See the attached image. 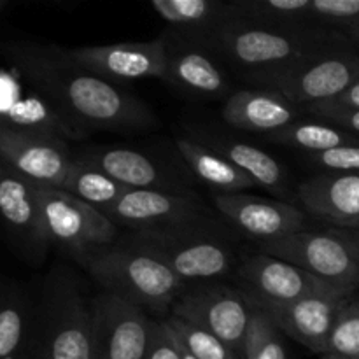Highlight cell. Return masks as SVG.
<instances>
[{"label":"cell","mask_w":359,"mask_h":359,"mask_svg":"<svg viewBox=\"0 0 359 359\" xmlns=\"http://www.w3.org/2000/svg\"><path fill=\"white\" fill-rule=\"evenodd\" d=\"M28 58L65 107L70 118L86 133L140 132L153 128L156 116L123 84L98 77L77 65L65 48L23 42Z\"/></svg>","instance_id":"obj_1"},{"label":"cell","mask_w":359,"mask_h":359,"mask_svg":"<svg viewBox=\"0 0 359 359\" xmlns=\"http://www.w3.org/2000/svg\"><path fill=\"white\" fill-rule=\"evenodd\" d=\"M339 41L346 39L318 30L269 27L238 18L209 42L207 51L224 60L245 79L272 90L277 81L304 60Z\"/></svg>","instance_id":"obj_2"},{"label":"cell","mask_w":359,"mask_h":359,"mask_svg":"<svg viewBox=\"0 0 359 359\" xmlns=\"http://www.w3.org/2000/svg\"><path fill=\"white\" fill-rule=\"evenodd\" d=\"M0 128L53 135L67 142L88 135L70 118L44 77L35 69L23 42H11L2 48Z\"/></svg>","instance_id":"obj_3"},{"label":"cell","mask_w":359,"mask_h":359,"mask_svg":"<svg viewBox=\"0 0 359 359\" xmlns=\"http://www.w3.org/2000/svg\"><path fill=\"white\" fill-rule=\"evenodd\" d=\"M34 359H93V307L65 266L53 269L42 284Z\"/></svg>","instance_id":"obj_4"},{"label":"cell","mask_w":359,"mask_h":359,"mask_svg":"<svg viewBox=\"0 0 359 359\" xmlns=\"http://www.w3.org/2000/svg\"><path fill=\"white\" fill-rule=\"evenodd\" d=\"M95 283L104 293L123 298L142 311L165 312L174 309L188 284L154 256L128 245H107L86 262Z\"/></svg>","instance_id":"obj_5"},{"label":"cell","mask_w":359,"mask_h":359,"mask_svg":"<svg viewBox=\"0 0 359 359\" xmlns=\"http://www.w3.org/2000/svg\"><path fill=\"white\" fill-rule=\"evenodd\" d=\"M128 244L160 259L186 284L223 279L235 262L230 244L212 221L132 233Z\"/></svg>","instance_id":"obj_6"},{"label":"cell","mask_w":359,"mask_h":359,"mask_svg":"<svg viewBox=\"0 0 359 359\" xmlns=\"http://www.w3.org/2000/svg\"><path fill=\"white\" fill-rule=\"evenodd\" d=\"M42 216L53 248L86 265L90 256L116 242L118 226L95 207L63 189L39 188Z\"/></svg>","instance_id":"obj_7"},{"label":"cell","mask_w":359,"mask_h":359,"mask_svg":"<svg viewBox=\"0 0 359 359\" xmlns=\"http://www.w3.org/2000/svg\"><path fill=\"white\" fill-rule=\"evenodd\" d=\"M259 251L284 259L347 294L359 287V259L335 230L298 231L256 242Z\"/></svg>","instance_id":"obj_8"},{"label":"cell","mask_w":359,"mask_h":359,"mask_svg":"<svg viewBox=\"0 0 359 359\" xmlns=\"http://www.w3.org/2000/svg\"><path fill=\"white\" fill-rule=\"evenodd\" d=\"M359 81V49L339 41L287 72L272 90L300 107L335 100Z\"/></svg>","instance_id":"obj_9"},{"label":"cell","mask_w":359,"mask_h":359,"mask_svg":"<svg viewBox=\"0 0 359 359\" xmlns=\"http://www.w3.org/2000/svg\"><path fill=\"white\" fill-rule=\"evenodd\" d=\"M252 312L242 290L210 283L186 290L172 309V316L207 330L241 358Z\"/></svg>","instance_id":"obj_10"},{"label":"cell","mask_w":359,"mask_h":359,"mask_svg":"<svg viewBox=\"0 0 359 359\" xmlns=\"http://www.w3.org/2000/svg\"><path fill=\"white\" fill-rule=\"evenodd\" d=\"M0 212L14 252L34 266L44 263L51 242L39 202V186L6 163H0Z\"/></svg>","instance_id":"obj_11"},{"label":"cell","mask_w":359,"mask_h":359,"mask_svg":"<svg viewBox=\"0 0 359 359\" xmlns=\"http://www.w3.org/2000/svg\"><path fill=\"white\" fill-rule=\"evenodd\" d=\"M238 279L242 293L252 309L258 311L283 307L309 294L339 290L326 280L262 251L242 259Z\"/></svg>","instance_id":"obj_12"},{"label":"cell","mask_w":359,"mask_h":359,"mask_svg":"<svg viewBox=\"0 0 359 359\" xmlns=\"http://www.w3.org/2000/svg\"><path fill=\"white\" fill-rule=\"evenodd\" d=\"M104 214L116 226L128 228L132 233L212 221L209 210L191 191L130 189Z\"/></svg>","instance_id":"obj_13"},{"label":"cell","mask_w":359,"mask_h":359,"mask_svg":"<svg viewBox=\"0 0 359 359\" xmlns=\"http://www.w3.org/2000/svg\"><path fill=\"white\" fill-rule=\"evenodd\" d=\"M93 359H146L151 325L146 311L111 293L91 300Z\"/></svg>","instance_id":"obj_14"},{"label":"cell","mask_w":359,"mask_h":359,"mask_svg":"<svg viewBox=\"0 0 359 359\" xmlns=\"http://www.w3.org/2000/svg\"><path fill=\"white\" fill-rule=\"evenodd\" d=\"M0 158L32 184L51 189L63 188L76 160L67 140L7 128H0Z\"/></svg>","instance_id":"obj_15"},{"label":"cell","mask_w":359,"mask_h":359,"mask_svg":"<svg viewBox=\"0 0 359 359\" xmlns=\"http://www.w3.org/2000/svg\"><path fill=\"white\" fill-rule=\"evenodd\" d=\"M79 67L112 83L163 79L167 69V42L163 37L146 42H118L67 49Z\"/></svg>","instance_id":"obj_16"},{"label":"cell","mask_w":359,"mask_h":359,"mask_svg":"<svg viewBox=\"0 0 359 359\" xmlns=\"http://www.w3.org/2000/svg\"><path fill=\"white\" fill-rule=\"evenodd\" d=\"M214 205L237 230L255 242L307 230L304 210L280 200L262 198L248 193H217Z\"/></svg>","instance_id":"obj_17"},{"label":"cell","mask_w":359,"mask_h":359,"mask_svg":"<svg viewBox=\"0 0 359 359\" xmlns=\"http://www.w3.org/2000/svg\"><path fill=\"white\" fill-rule=\"evenodd\" d=\"M351 302V294L332 290L309 294L283 307L265 309L273 325L309 351L325 356L339 312Z\"/></svg>","instance_id":"obj_18"},{"label":"cell","mask_w":359,"mask_h":359,"mask_svg":"<svg viewBox=\"0 0 359 359\" xmlns=\"http://www.w3.org/2000/svg\"><path fill=\"white\" fill-rule=\"evenodd\" d=\"M149 6L170 27V37L203 49L224 27L242 18L235 2L219 0H153Z\"/></svg>","instance_id":"obj_19"},{"label":"cell","mask_w":359,"mask_h":359,"mask_svg":"<svg viewBox=\"0 0 359 359\" xmlns=\"http://www.w3.org/2000/svg\"><path fill=\"white\" fill-rule=\"evenodd\" d=\"M309 216L330 228L353 230L359 226V174H323L307 179L297 189Z\"/></svg>","instance_id":"obj_20"},{"label":"cell","mask_w":359,"mask_h":359,"mask_svg":"<svg viewBox=\"0 0 359 359\" xmlns=\"http://www.w3.org/2000/svg\"><path fill=\"white\" fill-rule=\"evenodd\" d=\"M163 39L167 42V69L161 81L202 100H217L228 93L230 83L212 53L170 35Z\"/></svg>","instance_id":"obj_21"},{"label":"cell","mask_w":359,"mask_h":359,"mask_svg":"<svg viewBox=\"0 0 359 359\" xmlns=\"http://www.w3.org/2000/svg\"><path fill=\"white\" fill-rule=\"evenodd\" d=\"M304 112L276 90H238L228 95L221 114L233 128L270 135L304 119Z\"/></svg>","instance_id":"obj_22"},{"label":"cell","mask_w":359,"mask_h":359,"mask_svg":"<svg viewBox=\"0 0 359 359\" xmlns=\"http://www.w3.org/2000/svg\"><path fill=\"white\" fill-rule=\"evenodd\" d=\"M128 189L189 191L147 154L126 147H102L79 154Z\"/></svg>","instance_id":"obj_23"},{"label":"cell","mask_w":359,"mask_h":359,"mask_svg":"<svg viewBox=\"0 0 359 359\" xmlns=\"http://www.w3.org/2000/svg\"><path fill=\"white\" fill-rule=\"evenodd\" d=\"M37 304L23 286L9 279L0 287V359H34Z\"/></svg>","instance_id":"obj_24"},{"label":"cell","mask_w":359,"mask_h":359,"mask_svg":"<svg viewBox=\"0 0 359 359\" xmlns=\"http://www.w3.org/2000/svg\"><path fill=\"white\" fill-rule=\"evenodd\" d=\"M175 147L195 177L217 193H244L256 186L248 174L200 139L179 137L175 139Z\"/></svg>","instance_id":"obj_25"},{"label":"cell","mask_w":359,"mask_h":359,"mask_svg":"<svg viewBox=\"0 0 359 359\" xmlns=\"http://www.w3.org/2000/svg\"><path fill=\"white\" fill-rule=\"evenodd\" d=\"M200 140L223 154L224 158H228L235 167L248 174L255 181V184L262 186V188L269 189L270 193H276V195H286L287 193L290 182H287L286 168L262 147L237 139H230L226 135H205Z\"/></svg>","instance_id":"obj_26"},{"label":"cell","mask_w":359,"mask_h":359,"mask_svg":"<svg viewBox=\"0 0 359 359\" xmlns=\"http://www.w3.org/2000/svg\"><path fill=\"white\" fill-rule=\"evenodd\" d=\"M266 139L279 146L304 151L305 154L326 153V151L344 146H359V135L325 119H319V121L300 119L284 130L270 133Z\"/></svg>","instance_id":"obj_27"},{"label":"cell","mask_w":359,"mask_h":359,"mask_svg":"<svg viewBox=\"0 0 359 359\" xmlns=\"http://www.w3.org/2000/svg\"><path fill=\"white\" fill-rule=\"evenodd\" d=\"M63 191L70 193L76 198L83 200L88 205L95 207L100 212L114 205L130 189L119 184L112 177L91 165L84 158L76 156L72 168L63 182Z\"/></svg>","instance_id":"obj_28"},{"label":"cell","mask_w":359,"mask_h":359,"mask_svg":"<svg viewBox=\"0 0 359 359\" xmlns=\"http://www.w3.org/2000/svg\"><path fill=\"white\" fill-rule=\"evenodd\" d=\"M309 28L339 35L359 46V0H311Z\"/></svg>","instance_id":"obj_29"},{"label":"cell","mask_w":359,"mask_h":359,"mask_svg":"<svg viewBox=\"0 0 359 359\" xmlns=\"http://www.w3.org/2000/svg\"><path fill=\"white\" fill-rule=\"evenodd\" d=\"M165 321H167L168 328L172 330L175 339L179 340V344L196 359H242L226 344L221 342L217 337H214L207 330L182 321L181 318H175V316H170Z\"/></svg>","instance_id":"obj_30"},{"label":"cell","mask_w":359,"mask_h":359,"mask_svg":"<svg viewBox=\"0 0 359 359\" xmlns=\"http://www.w3.org/2000/svg\"><path fill=\"white\" fill-rule=\"evenodd\" d=\"M242 359H287L280 330L258 309H255L249 323Z\"/></svg>","instance_id":"obj_31"},{"label":"cell","mask_w":359,"mask_h":359,"mask_svg":"<svg viewBox=\"0 0 359 359\" xmlns=\"http://www.w3.org/2000/svg\"><path fill=\"white\" fill-rule=\"evenodd\" d=\"M325 356L359 359V300H351L339 312Z\"/></svg>","instance_id":"obj_32"},{"label":"cell","mask_w":359,"mask_h":359,"mask_svg":"<svg viewBox=\"0 0 359 359\" xmlns=\"http://www.w3.org/2000/svg\"><path fill=\"white\" fill-rule=\"evenodd\" d=\"M309 160L328 174H359V146H344L326 153L307 154Z\"/></svg>","instance_id":"obj_33"},{"label":"cell","mask_w":359,"mask_h":359,"mask_svg":"<svg viewBox=\"0 0 359 359\" xmlns=\"http://www.w3.org/2000/svg\"><path fill=\"white\" fill-rule=\"evenodd\" d=\"M146 359H182L181 347L167 321H153Z\"/></svg>","instance_id":"obj_34"},{"label":"cell","mask_w":359,"mask_h":359,"mask_svg":"<svg viewBox=\"0 0 359 359\" xmlns=\"http://www.w3.org/2000/svg\"><path fill=\"white\" fill-rule=\"evenodd\" d=\"M305 111L314 114L316 118L325 119V121L333 123V125L340 126L347 132L359 135V109L340 107V105L321 102V104L309 105V107H305Z\"/></svg>","instance_id":"obj_35"},{"label":"cell","mask_w":359,"mask_h":359,"mask_svg":"<svg viewBox=\"0 0 359 359\" xmlns=\"http://www.w3.org/2000/svg\"><path fill=\"white\" fill-rule=\"evenodd\" d=\"M326 104L340 105V107H349V109H359V81L353 88H351V90H347L342 97L326 102Z\"/></svg>","instance_id":"obj_36"},{"label":"cell","mask_w":359,"mask_h":359,"mask_svg":"<svg viewBox=\"0 0 359 359\" xmlns=\"http://www.w3.org/2000/svg\"><path fill=\"white\" fill-rule=\"evenodd\" d=\"M332 230H335L349 244V248L353 249V252L359 259V226L353 228V230H337V228H332Z\"/></svg>","instance_id":"obj_37"},{"label":"cell","mask_w":359,"mask_h":359,"mask_svg":"<svg viewBox=\"0 0 359 359\" xmlns=\"http://www.w3.org/2000/svg\"><path fill=\"white\" fill-rule=\"evenodd\" d=\"M174 337H175V335H174ZM175 340H177V339H175ZM177 344H179V340H177ZM179 347H181V354H182V359H196L195 356H193L191 353H189V351H186L184 347L181 346V344H179Z\"/></svg>","instance_id":"obj_38"},{"label":"cell","mask_w":359,"mask_h":359,"mask_svg":"<svg viewBox=\"0 0 359 359\" xmlns=\"http://www.w3.org/2000/svg\"><path fill=\"white\" fill-rule=\"evenodd\" d=\"M323 359H340V358H335V356H321Z\"/></svg>","instance_id":"obj_39"},{"label":"cell","mask_w":359,"mask_h":359,"mask_svg":"<svg viewBox=\"0 0 359 359\" xmlns=\"http://www.w3.org/2000/svg\"><path fill=\"white\" fill-rule=\"evenodd\" d=\"M358 49H359V46H358Z\"/></svg>","instance_id":"obj_40"}]
</instances>
